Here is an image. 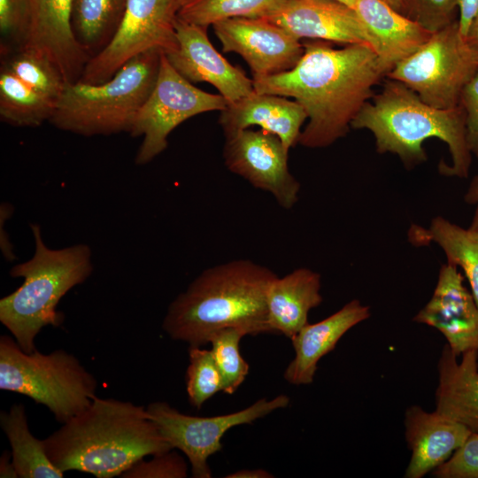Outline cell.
I'll return each instance as SVG.
<instances>
[{
  "label": "cell",
  "instance_id": "6da1fadb",
  "mask_svg": "<svg viewBox=\"0 0 478 478\" xmlns=\"http://www.w3.org/2000/svg\"><path fill=\"white\" fill-rule=\"evenodd\" d=\"M303 44V56L292 69L253 80L254 90L297 101L309 120L298 143L325 148L346 135L385 73L369 44L339 49L319 40Z\"/></svg>",
  "mask_w": 478,
  "mask_h": 478
},
{
  "label": "cell",
  "instance_id": "7a4b0ae2",
  "mask_svg": "<svg viewBox=\"0 0 478 478\" xmlns=\"http://www.w3.org/2000/svg\"><path fill=\"white\" fill-rule=\"evenodd\" d=\"M43 443L49 459L62 472L75 470L97 478L121 476L145 457L172 449L146 407L96 396Z\"/></svg>",
  "mask_w": 478,
  "mask_h": 478
},
{
  "label": "cell",
  "instance_id": "3957f363",
  "mask_svg": "<svg viewBox=\"0 0 478 478\" xmlns=\"http://www.w3.org/2000/svg\"><path fill=\"white\" fill-rule=\"evenodd\" d=\"M278 275L250 259H234L204 269L169 305L162 328L189 346L209 343L218 331L243 329L247 335L271 334L266 297Z\"/></svg>",
  "mask_w": 478,
  "mask_h": 478
},
{
  "label": "cell",
  "instance_id": "277c9868",
  "mask_svg": "<svg viewBox=\"0 0 478 478\" xmlns=\"http://www.w3.org/2000/svg\"><path fill=\"white\" fill-rule=\"evenodd\" d=\"M351 128L370 131L377 152L398 156L409 169L427 160L424 142L437 138L447 144L451 161V165L439 164L440 173L459 178L469 174L473 155L466 142L462 107H433L398 81L387 78L382 90L353 120Z\"/></svg>",
  "mask_w": 478,
  "mask_h": 478
},
{
  "label": "cell",
  "instance_id": "5b68a950",
  "mask_svg": "<svg viewBox=\"0 0 478 478\" xmlns=\"http://www.w3.org/2000/svg\"><path fill=\"white\" fill-rule=\"evenodd\" d=\"M35 250L26 262L10 270L22 284L0 300V321L25 352L35 351V339L46 326L58 327L64 317L57 312L61 298L84 282L93 270L87 244L50 249L43 242L39 225H31Z\"/></svg>",
  "mask_w": 478,
  "mask_h": 478
},
{
  "label": "cell",
  "instance_id": "8992f818",
  "mask_svg": "<svg viewBox=\"0 0 478 478\" xmlns=\"http://www.w3.org/2000/svg\"><path fill=\"white\" fill-rule=\"evenodd\" d=\"M161 53L152 50L131 58L102 83H66L50 122L84 136L130 133L156 83Z\"/></svg>",
  "mask_w": 478,
  "mask_h": 478
},
{
  "label": "cell",
  "instance_id": "52a82bcc",
  "mask_svg": "<svg viewBox=\"0 0 478 478\" xmlns=\"http://www.w3.org/2000/svg\"><path fill=\"white\" fill-rule=\"evenodd\" d=\"M96 389V377L74 355L64 350L27 353L12 337H0V389L46 406L58 422L84 411Z\"/></svg>",
  "mask_w": 478,
  "mask_h": 478
},
{
  "label": "cell",
  "instance_id": "ba28073f",
  "mask_svg": "<svg viewBox=\"0 0 478 478\" xmlns=\"http://www.w3.org/2000/svg\"><path fill=\"white\" fill-rule=\"evenodd\" d=\"M478 69L460 34L458 19L437 30L386 78L398 81L438 109L459 104L461 92Z\"/></svg>",
  "mask_w": 478,
  "mask_h": 478
},
{
  "label": "cell",
  "instance_id": "9c48e42d",
  "mask_svg": "<svg viewBox=\"0 0 478 478\" xmlns=\"http://www.w3.org/2000/svg\"><path fill=\"white\" fill-rule=\"evenodd\" d=\"M227 101L220 94L205 92L181 76L162 52L156 83L140 108L130 135L143 136L135 161L145 165L168 145L171 132L185 120L212 111H222Z\"/></svg>",
  "mask_w": 478,
  "mask_h": 478
},
{
  "label": "cell",
  "instance_id": "30bf717a",
  "mask_svg": "<svg viewBox=\"0 0 478 478\" xmlns=\"http://www.w3.org/2000/svg\"><path fill=\"white\" fill-rule=\"evenodd\" d=\"M185 0H128L107 46L86 64L79 81L102 83L131 58L149 50L165 54L177 45L175 22Z\"/></svg>",
  "mask_w": 478,
  "mask_h": 478
},
{
  "label": "cell",
  "instance_id": "8fae6325",
  "mask_svg": "<svg viewBox=\"0 0 478 478\" xmlns=\"http://www.w3.org/2000/svg\"><path fill=\"white\" fill-rule=\"evenodd\" d=\"M289 405V397L282 394L270 400L263 397L241 411L211 417L187 415L161 401L150 403L146 410L171 448L188 458L192 477L211 478L208 459L222 449L221 439L230 428L251 424Z\"/></svg>",
  "mask_w": 478,
  "mask_h": 478
},
{
  "label": "cell",
  "instance_id": "7c38bea8",
  "mask_svg": "<svg viewBox=\"0 0 478 478\" xmlns=\"http://www.w3.org/2000/svg\"><path fill=\"white\" fill-rule=\"evenodd\" d=\"M225 137L223 158L230 172L271 194L286 210L297 203L300 183L289 171V150L278 136L246 128Z\"/></svg>",
  "mask_w": 478,
  "mask_h": 478
},
{
  "label": "cell",
  "instance_id": "4fadbf2b",
  "mask_svg": "<svg viewBox=\"0 0 478 478\" xmlns=\"http://www.w3.org/2000/svg\"><path fill=\"white\" fill-rule=\"evenodd\" d=\"M223 52L239 54L250 66L252 80L292 69L304 53V44L266 18H232L212 25Z\"/></svg>",
  "mask_w": 478,
  "mask_h": 478
},
{
  "label": "cell",
  "instance_id": "5bb4252c",
  "mask_svg": "<svg viewBox=\"0 0 478 478\" xmlns=\"http://www.w3.org/2000/svg\"><path fill=\"white\" fill-rule=\"evenodd\" d=\"M177 47L165 54L172 66L191 83L207 82L228 104L254 92L253 80L231 65L212 44L207 28L177 18Z\"/></svg>",
  "mask_w": 478,
  "mask_h": 478
},
{
  "label": "cell",
  "instance_id": "9a60e30c",
  "mask_svg": "<svg viewBox=\"0 0 478 478\" xmlns=\"http://www.w3.org/2000/svg\"><path fill=\"white\" fill-rule=\"evenodd\" d=\"M463 281L456 266L443 265L430 300L413 318L438 329L456 357L478 351V305Z\"/></svg>",
  "mask_w": 478,
  "mask_h": 478
},
{
  "label": "cell",
  "instance_id": "2e32d148",
  "mask_svg": "<svg viewBox=\"0 0 478 478\" xmlns=\"http://www.w3.org/2000/svg\"><path fill=\"white\" fill-rule=\"evenodd\" d=\"M266 19L300 41L312 39L371 46L369 35L355 10L335 0H281Z\"/></svg>",
  "mask_w": 478,
  "mask_h": 478
},
{
  "label": "cell",
  "instance_id": "e0dca14e",
  "mask_svg": "<svg viewBox=\"0 0 478 478\" xmlns=\"http://www.w3.org/2000/svg\"><path fill=\"white\" fill-rule=\"evenodd\" d=\"M27 4L28 26L21 47L47 57L67 83L79 81L90 58L72 30L73 0H27Z\"/></svg>",
  "mask_w": 478,
  "mask_h": 478
},
{
  "label": "cell",
  "instance_id": "ac0fdd59",
  "mask_svg": "<svg viewBox=\"0 0 478 478\" xmlns=\"http://www.w3.org/2000/svg\"><path fill=\"white\" fill-rule=\"evenodd\" d=\"M307 120L305 109L288 97L257 93L227 104L221 111L219 123L225 135L258 126L278 136L289 150L298 143L301 127Z\"/></svg>",
  "mask_w": 478,
  "mask_h": 478
},
{
  "label": "cell",
  "instance_id": "d6986e66",
  "mask_svg": "<svg viewBox=\"0 0 478 478\" xmlns=\"http://www.w3.org/2000/svg\"><path fill=\"white\" fill-rule=\"evenodd\" d=\"M353 9L369 35L385 77L432 35L385 0H357Z\"/></svg>",
  "mask_w": 478,
  "mask_h": 478
},
{
  "label": "cell",
  "instance_id": "ffe728a7",
  "mask_svg": "<svg viewBox=\"0 0 478 478\" xmlns=\"http://www.w3.org/2000/svg\"><path fill=\"white\" fill-rule=\"evenodd\" d=\"M405 437L412 458L407 478H420L444 463L472 434L465 425L414 405L405 413Z\"/></svg>",
  "mask_w": 478,
  "mask_h": 478
},
{
  "label": "cell",
  "instance_id": "44dd1931",
  "mask_svg": "<svg viewBox=\"0 0 478 478\" xmlns=\"http://www.w3.org/2000/svg\"><path fill=\"white\" fill-rule=\"evenodd\" d=\"M369 316V307L353 299L328 318L307 323L290 339L295 356L285 369L284 379L294 385L312 383L320 359L335 349L350 328Z\"/></svg>",
  "mask_w": 478,
  "mask_h": 478
},
{
  "label": "cell",
  "instance_id": "7402d4cb",
  "mask_svg": "<svg viewBox=\"0 0 478 478\" xmlns=\"http://www.w3.org/2000/svg\"><path fill=\"white\" fill-rule=\"evenodd\" d=\"M320 274L299 267L271 283L266 297V321L271 334L291 339L307 323L309 312L322 302Z\"/></svg>",
  "mask_w": 478,
  "mask_h": 478
},
{
  "label": "cell",
  "instance_id": "603a6c76",
  "mask_svg": "<svg viewBox=\"0 0 478 478\" xmlns=\"http://www.w3.org/2000/svg\"><path fill=\"white\" fill-rule=\"evenodd\" d=\"M438 373L436 411L478 433V351H466L459 363L444 345Z\"/></svg>",
  "mask_w": 478,
  "mask_h": 478
},
{
  "label": "cell",
  "instance_id": "cb8c5ba5",
  "mask_svg": "<svg viewBox=\"0 0 478 478\" xmlns=\"http://www.w3.org/2000/svg\"><path fill=\"white\" fill-rule=\"evenodd\" d=\"M1 428L11 445L12 460L20 478H62L64 472L49 459L43 440L30 432L26 408L13 404L0 413Z\"/></svg>",
  "mask_w": 478,
  "mask_h": 478
},
{
  "label": "cell",
  "instance_id": "d4e9b609",
  "mask_svg": "<svg viewBox=\"0 0 478 478\" xmlns=\"http://www.w3.org/2000/svg\"><path fill=\"white\" fill-rule=\"evenodd\" d=\"M127 1L73 0L72 30L77 42L90 58L102 51L115 35Z\"/></svg>",
  "mask_w": 478,
  "mask_h": 478
},
{
  "label": "cell",
  "instance_id": "484cf974",
  "mask_svg": "<svg viewBox=\"0 0 478 478\" xmlns=\"http://www.w3.org/2000/svg\"><path fill=\"white\" fill-rule=\"evenodd\" d=\"M412 238L417 243L429 241L440 246L447 263L463 270L478 305V234L437 216L428 228L417 231Z\"/></svg>",
  "mask_w": 478,
  "mask_h": 478
},
{
  "label": "cell",
  "instance_id": "4316f807",
  "mask_svg": "<svg viewBox=\"0 0 478 478\" xmlns=\"http://www.w3.org/2000/svg\"><path fill=\"white\" fill-rule=\"evenodd\" d=\"M57 101L42 95L2 66L0 119L15 127H35L52 117Z\"/></svg>",
  "mask_w": 478,
  "mask_h": 478
},
{
  "label": "cell",
  "instance_id": "83f0119b",
  "mask_svg": "<svg viewBox=\"0 0 478 478\" xmlns=\"http://www.w3.org/2000/svg\"><path fill=\"white\" fill-rule=\"evenodd\" d=\"M281 0H185L178 19L208 28L232 18H267Z\"/></svg>",
  "mask_w": 478,
  "mask_h": 478
},
{
  "label": "cell",
  "instance_id": "f1b7e54d",
  "mask_svg": "<svg viewBox=\"0 0 478 478\" xmlns=\"http://www.w3.org/2000/svg\"><path fill=\"white\" fill-rule=\"evenodd\" d=\"M3 66L38 92L57 102L67 83L52 61L32 49L21 47L12 50Z\"/></svg>",
  "mask_w": 478,
  "mask_h": 478
},
{
  "label": "cell",
  "instance_id": "f546056e",
  "mask_svg": "<svg viewBox=\"0 0 478 478\" xmlns=\"http://www.w3.org/2000/svg\"><path fill=\"white\" fill-rule=\"evenodd\" d=\"M247 333L238 328H227L216 332L210 339L211 351L222 377L226 394H234L245 381L249 365L240 352L241 339Z\"/></svg>",
  "mask_w": 478,
  "mask_h": 478
},
{
  "label": "cell",
  "instance_id": "4dcf8cb0",
  "mask_svg": "<svg viewBox=\"0 0 478 478\" xmlns=\"http://www.w3.org/2000/svg\"><path fill=\"white\" fill-rule=\"evenodd\" d=\"M222 389V377L211 350L189 346L186 372V391L189 404L200 409Z\"/></svg>",
  "mask_w": 478,
  "mask_h": 478
},
{
  "label": "cell",
  "instance_id": "1f68e13d",
  "mask_svg": "<svg viewBox=\"0 0 478 478\" xmlns=\"http://www.w3.org/2000/svg\"><path fill=\"white\" fill-rule=\"evenodd\" d=\"M459 0H402L401 13L434 33L458 19Z\"/></svg>",
  "mask_w": 478,
  "mask_h": 478
},
{
  "label": "cell",
  "instance_id": "d6a6232c",
  "mask_svg": "<svg viewBox=\"0 0 478 478\" xmlns=\"http://www.w3.org/2000/svg\"><path fill=\"white\" fill-rule=\"evenodd\" d=\"M188 465L184 459L173 449L152 455L135 463L120 477L123 478H185Z\"/></svg>",
  "mask_w": 478,
  "mask_h": 478
},
{
  "label": "cell",
  "instance_id": "836d02e7",
  "mask_svg": "<svg viewBox=\"0 0 478 478\" xmlns=\"http://www.w3.org/2000/svg\"><path fill=\"white\" fill-rule=\"evenodd\" d=\"M433 474L438 478H478V433H472Z\"/></svg>",
  "mask_w": 478,
  "mask_h": 478
},
{
  "label": "cell",
  "instance_id": "e575fe53",
  "mask_svg": "<svg viewBox=\"0 0 478 478\" xmlns=\"http://www.w3.org/2000/svg\"><path fill=\"white\" fill-rule=\"evenodd\" d=\"M27 26V0H0V32L2 39L14 45V50L23 45Z\"/></svg>",
  "mask_w": 478,
  "mask_h": 478
},
{
  "label": "cell",
  "instance_id": "d590c367",
  "mask_svg": "<svg viewBox=\"0 0 478 478\" xmlns=\"http://www.w3.org/2000/svg\"><path fill=\"white\" fill-rule=\"evenodd\" d=\"M459 105L465 112L468 148L472 155L478 159V69L464 87Z\"/></svg>",
  "mask_w": 478,
  "mask_h": 478
},
{
  "label": "cell",
  "instance_id": "8d00e7d4",
  "mask_svg": "<svg viewBox=\"0 0 478 478\" xmlns=\"http://www.w3.org/2000/svg\"><path fill=\"white\" fill-rule=\"evenodd\" d=\"M477 17L478 0H459L458 22L463 37Z\"/></svg>",
  "mask_w": 478,
  "mask_h": 478
},
{
  "label": "cell",
  "instance_id": "74e56055",
  "mask_svg": "<svg viewBox=\"0 0 478 478\" xmlns=\"http://www.w3.org/2000/svg\"><path fill=\"white\" fill-rule=\"evenodd\" d=\"M463 39L473 59L478 65V17L472 23Z\"/></svg>",
  "mask_w": 478,
  "mask_h": 478
},
{
  "label": "cell",
  "instance_id": "f35d334b",
  "mask_svg": "<svg viewBox=\"0 0 478 478\" xmlns=\"http://www.w3.org/2000/svg\"><path fill=\"white\" fill-rule=\"evenodd\" d=\"M0 477H19L12 460V454L9 453L7 451H4L0 458Z\"/></svg>",
  "mask_w": 478,
  "mask_h": 478
},
{
  "label": "cell",
  "instance_id": "ab89813d",
  "mask_svg": "<svg viewBox=\"0 0 478 478\" xmlns=\"http://www.w3.org/2000/svg\"><path fill=\"white\" fill-rule=\"evenodd\" d=\"M274 475L264 469H242L226 475V478H272Z\"/></svg>",
  "mask_w": 478,
  "mask_h": 478
},
{
  "label": "cell",
  "instance_id": "60d3db41",
  "mask_svg": "<svg viewBox=\"0 0 478 478\" xmlns=\"http://www.w3.org/2000/svg\"><path fill=\"white\" fill-rule=\"evenodd\" d=\"M464 200L468 204H476L478 203V174L471 181L464 196Z\"/></svg>",
  "mask_w": 478,
  "mask_h": 478
},
{
  "label": "cell",
  "instance_id": "b9f144b4",
  "mask_svg": "<svg viewBox=\"0 0 478 478\" xmlns=\"http://www.w3.org/2000/svg\"><path fill=\"white\" fill-rule=\"evenodd\" d=\"M475 205H476L475 212L473 216V220L470 224V227L468 228H470L472 231L478 234V203Z\"/></svg>",
  "mask_w": 478,
  "mask_h": 478
},
{
  "label": "cell",
  "instance_id": "7bdbcfd3",
  "mask_svg": "<svg viewBox=\"0 0 478 478\" xmlns=\"http://www.w3.org/2000/svg\"><path fill=\"white\" fill-rule=\"evenodd\" d=\"M394 9L401 12L402 0H385Z\"/></svg>",
  "mask_w": 478,
  "mask_h": 478
},
{
  "label": "cell",
  "instance_id": "ee69618b",
  "mask_svg": "<svg viewBox=\"0 0 478 478\" xmlns=\"http://www.w3.org/2000/svg\"><path fill=\"white\" fill-rule=\"evenodd\" d=\"M335 1L340 2L342 4H344L351 7V8H353L357 0H335Z\"/></svg>",
  "mask_w": 478,
  "mask_h": 478
}]
</instances>
